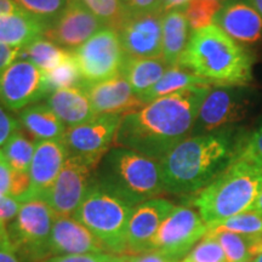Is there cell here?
Returning a JSON list of instances; mask_svg holds the SVG:
<instances>
[{"label": "cell", "instance_id": "cell-1", "mask_svg": "<svg viewBox=\"0 0 262 262\" xmlns=\"http://www.w3.org/2000/svg\"><path fill=\"white\" fill-rule=\"evenodd\" d=\"M212 85H199L145 103L125 114L114 146L125 147L160 162L192 136L201 106Z\"/></svg>", "mask_w": 262, "mask_h": 262}, {"label": "cell", "instance_id": "cell-2", "mask_svg": "<svg viewBox=\"0 0 262 262\" xmlns=\"http://www.w3.org/2000/svg\"><path fill=\"white\" fill-rule=\"evenodd\" d=\"M242 143L231 127L189 136L159 162L164 192H201L237 160Z\"/></svg>", "mask_w": 262, "mask_h": 262}, {"label": "cell", "instance_id": "cell-3", "mask_svg": "<svg viewBox=\"0 0 262 262\" xmlns=\"http://www.w3.org/2000/svg\"><path fill=\"white\" fill-rule=\"evenodd\" d=\"M253 56L216 25L194 31L180 67L212 85L247 86L253 80Z\"/></svg>", "mask_w": 262, "mask_h": 262}, {"label": "cell", "instance_id": "cell-4", "mask_svg": "<svg viewBox=\"0 0 262 262\" xmlns=\"http://www.w3.org/2000/svg\"><path fill=\"white\" fill-rule=\"evenodd\" d=\"M91 180L134 206L164 192L158 160L125 147L113 146L108 150Z\"/></svg>", "mask_w": 262, "mask_h": 262}, {"label": "cell", "instance_id": "cell-5", "mask_svg": "<svg viewBox=\"0 0 262 262\" xmlns=\"http://www.w3.org/2000/svg\"><path fill=\"white\" fill-rule=\"evenodd\" d=\"M261 185L262 169L237 159L210 185L196 193L192 203L211 228L249 211Z\"/></svg>", "mask_w": 262, "mask_h": 262}, {"label": "cell", "instance_id": "cell-6", "mask_svg": "<svg viewBox=\"0 0 262 262\" xmlns=\"http://www.w3.org/2000/svg\"><path fill=\"white\" fill-rule=\"evenodd\" d=\"M134 205L90 180L89 188L73 217L89 228L114 255L127 254V226Z\"/></svg>", "mask_w": 262, "mask_h": 262}, {"label": "cell", "instance_id": "cell-7", "mask_svg": "<svg viewBox=\"0 0 262 262\" xmlns=\"http://www.w3.org/2000/svg\"><path fill=\"white\" fill-rule=\"evenodd\" d=\"M55 214L42 199H27L6 225L10 242L19 262H44L51 257L50 237Z\"/></svg>", "mask_w": 262, "mask_h": 262}, {"label": "cell", "instance_id": "cell-8", "mask_svg": "<svg viewBox=\"0 0 262 262\" xmlns=\"http://www.w3.org/2000/svg\"><path fill=\"white\" fill-rule=\"evenodd\" d=\"M79 70L81 85L95 84L122 75L127 55L124 51L119 33L102 28L81 47L72 51Z\"/></svg>", "mask_w": 262, "mask_h": 262}, {"label": "cell", "instance_id": "cell-9", "mask_svg": "<svg viewBox=\"0 0 262 262\" xmlns=\"http://www.w3.org/2000/svg\"><path fill=\"white\" fill-rule=\"evenodd\" d=\"M251 106V91L245 86L212 85L203 101L192 136L228 129L242 122Z\"/></svg>", "mask_w": 262, "mask_h": 262}, {"label": "cell", "instance_id": "cell-10", "mask_svg": "<svg viewBox=\"0 0 262 262\" xmlns=\"http://www.w3.org/2000/svg\"><path fill=\"white\" fill-rule=\"evenodd\" d=\"M198 211L189 206H175L157 232L150 251L162 254L171 262H181L208 233Z\"/></svg>", "mask_w": 262, "mask_h": 262}, {"label": "cell", "instance_id": "cell-11", "mask_svg": "<svg viewBox=\"0 0 262 262\" xmlns=\"http://www.w3.org/2000/svg\"><path fill=\"white\" fill-rule=\"evenodd\" d=\"M124 116H97L90 122L70 127L63 143L68 156L78 158L95 170L104 155L114 146L116 136Z\"/></svg>", "mask_w": 262, "mask_h": 262}, {"label": "cell", "instance_id": "cell-12", "mask_svg": "<svg viewBox=\"0 0 262 262\" xmlns=\"http://www.w3.org/2000/svg\"><path fill=\"white\" fill-rule=\"evenodd\" d=\"M51 94L47 75L28 61L17 60L0 73V104L19 112Z\"/></svg>", "mask_w": 262, "mask_h": 262}, {"label": "cell", "instance_id": "cell-13", "mask_svg": "<svg viewBox=\"0 0 262 262\" xmlns=\"http://www.w3.org/2000/svg\"><path fill=\"white\" fill-rule=\"evenodd\" d=\"M93 172L89 165L68 156L56 181L42 198L54 211L55 217L74 216L86 194Z\"/></svg>", "mask_w": 262, "mask_h": 262}, {"label": "cell", "instance_id": "cell-14", "mask_svg": "<svg viewBox=\"0 0 262 262\" xmlns=\"http://www.w3.org/2000/svg\"><path fill=\"white\" fill-rule=\"evenodd\" d=\"M104 28L100 19L79 0H71L63 12L45 32L44 38L73 51Z\"/></svg>", "mask_w": 262, "mask_h": 262}, {"label": "cell", "instance_id": "cell-15", "mask_svg": "<svg viewBox=\"0 0 262 262\" xmlns=\"http://www.w3.org/2000/svg\"><path fill=\"white\" fill-rule=\"evenodd\" d=\"M173 208L171 202L158 196L134 206L127 226V254L150 251L157 232Z\"/></svg>", "mask_w": 262, "mask_h": 262}, {"label": "cell", "instance_id": "cell-16", "mask_svg": "<svg viewBox=\"0 0 262 262\" xmlns=\"http://www.w3.org/2000/svg\"><path fill=\"white\" fill-rule=\"evenodd\" d=\"M162 22V12L129 17L118 31L127 56L141 58L163 57Z\"/></svg>", "mask_w": 262, "mask_h": 262}, {"label": "cell", "instance_id": "cell-17", "mask_svg": "<svg viewBox=\"0 0 262 262\" xmlns=\"http://www.w3.org/2000/svg\"><path fill=\"white\" fill-rule=\"evenodd\" d=\"M68 158V150L63 141H39L35 146L31 168L29 180L31 185L27 199H42L49 189L52 187Z\"/></svg>", "mask_w": 262, "mask_h": 262}, {"label": "cell", "instance_id": "cell-18", "mask_svg": "<svg viewBox=\"0 0 262 262\" xmlns=\"http://www.w3.org/2000/svg\"><path fill=\"white\" fill-rule=\"evenodd\" d=\"M81 86L86 91L96 116H125L140 110L145 104L134 93L123 75Z\"/></svg>", "mask_w": 262, "mask_h": 262}, {"label": "cell", "instance_id": "cell-19", "mask_svg": "<svg viewBox=\"0 0 262 262\" xmlns=\"http://www.w3.org/2000/svg\"><path fill=\"white\" fill-rule=\"evenodd\" d=\"M107 249L89 228L73 217H55L50 237V255L103 254Z\"/></svg>", "mask_w": 262, "mask_h": 262}, {"label": "cell", "instance_id": "cell-20", "mask_svg": "<svg viewBox=\"0 0 262 262\" xmlns=\"http://www.w3.org/2000/svg\"><path fill=\"white\" fill-rule=\"evenodd\" d=\"M214 25L242 44H254L262 39V16L248 0H225Z\"/></svg>", "mask_w": 262, "mask_h": 262}, {"label": "cell", "instance_id": "cell-21", "mask_svg": "<svg viewBox=\"0 0 262 262\" xmlns=\"http://www.w3.org/2000/svg\"><path fill=\"white\" fill-rule=\"evenodd\" d=\"M47 104L67 129L81 125L97 117L83 86L52 91L47 98Z\"/></svg>", "mask_w": 262, "mask_h": 262}, {"label": "cell", "instance_id": "cell-22", "mask_svg": "<svg viewBox=\"0 0 262 262\" xmlns=\"http://www.w3.org/2000/svg\"><path fill=\"white\" fill-rule=\"evenodd\" d=\"M18 122L28 136L39 141H63L67 127L47 102H37L18 112Z\"/></svg>", "mask_w": 262, "mask_h": 262}, {"label": "cell", "instance_id": "cell-23", "mask_svg": "<svg viewBox=\"0 0 262 262\" xmlns=\"http://www.w3.org/2000/svg\"><path fill=\"white\" fill-rule=\"evenodd\" d=\"M48 26L22 10L0 16V44L25 48L44 37Z\"/></svg>", "mask_w": 262, "mask_h": 262}, {"label": "cell", "instance_id": "cell-24", "mask_svg": "<svg viewBox=\"0 0 262 262\" xmlns=\"http://www.w3.org/2000/svg\"><path fill=\"white\" fill-rule=\"evenodd\" d=\"M163 58L169 67L180 61L191 38V28L183 10H172L163 15Z\"/></svg>", "mask_w": 262, "mask_h": 262}, {"label": "cell", "instance_id": "cell-25", "mask_svg": "<svg viewBox=\"0 0 262 262\" xmlns=\"http://www.w3.org/2000/svg\"><path fill=\"white\" fill-rule=\"evenodd\" d=\"M169 66L163 57L141 58L126 57L122 75L137 96H141L156 85L168 71Z\"/></svg>", "mask_w": 262, "mask_h": 262}, {"label": "cell", "instance_id": "cell-26", "mask_svg": "<svg viewBox=\"0 0 262 262\" xmlns=\"http://www.w3.org/2000/svg\"><path fill=\"white\" fill-rule=\"evenodd\" d=\"M199 85H211V83L180 66L169 67L158 83L153 85L139 98L143 103H148L159 97L168 96V95L176 94L192 86H199Z\"/></svg>", "mask_w": 262, "mask_h": 262}, {"label": "cell", "instance_id": "cell-27", "mask_svg": "<svg viewBox=\"0 0 262 262\" xmlns=\"http://www.w3.org/2000/svg\"><path fill=\"white\" fill-rule=\"evenodd\" d=\"M205 235L215 238L220 243L227 262H245L256 258L262 253V233L244 235L225 231H208Z\"/></svg>", "mask_w": 262, "mask_h": 262}, {"label": "cell", "instance_id": "cell-28", "mask_svg": "<svg viewBox=\"0 0 262 262\" xmlns=\"http://www.w3.org/2000/svg\"><path fill=\"white\" fill-rule=\"evenodd\" d=\"M71 56V51L58 47L47 38H40L22 48L18 60L28 61L40 68L42 72H50Z\"/></svg>", "mask_w": 262, "mask_h": 262}, {"label": "cell", "instance_id": "cell-29", "mask_svg": "<svg viewBox=\"0 0 262 262\" xmlns=\"http://www.w3.org/2000/svg\"><path fill=\"white\" fill-rule=\"evenodd\" d=\"M37 141L33 140L21 129L15 131L2 147V153L6 163L19 172L29 173Z\"/></svg>", "mask_w": 262, "mask_h": 262}, {"label": "cell", "instance_id": "cell-30", "mask_svg": "<svg viewBox=\"0 0 262 262\" xmlns=\"http://www.w3.org/2000/svg\"><path fill=\"white\" fill-rule=\"evenodd\" d=\"M100 19L104 28L119 31L129 19L123 0H79Z\"/></svg>", "mask_w": 262, "mask_h": 262}, {"label": "cell", "instance_id": "cell-31", "mask_svg": "<svg viewBox=\"0 0 262 262\" xmlns=\"http://www.w3.org/2000/svg\"><path fill=\"white\" fill-rule=\"evenodd\" d=\"M29 185V173L16 171L6 163L4 157H0V195L24 202L28 193Z\"/></svg>", "mask_w": 262, "mask_h": 262}, {"label": "cell", "instance_id": "cell-32", "mask_svg": "<svg viewBox=\"0 0 262 262\" xmlns=\"http://www.w3.org/2000/svg\"><path fill=\"white\" fill-rule=\"evenodd\" d=\"M222 3L224 2L217 0H189L183 12L192 32L214 25L216 15L222 8Z\"/></svg>", "mask_w": 262, "mask_h": 262}, {"label": "cell", "instance_id": "cell-33", "mask_svg": "<svg viewBox=\"0 0 262 262\" xmlns=\"http://www.w3.org/2000/svg\"><path fill=\"white\" fill-rule=\"evenodd\" d=\"M14 2L19 10L40 19L49 28L63 12L71 0H14Z\"/></svg>", "mask_w": 262, "mask_h": 262}, {"label": "cell", "instance_id": "cell-34", "mask_svg": "<svg viewBox=\"0 0 262 262\" xmlns=\"http://www.w3.org/2000/svg\"><path fill=\"white\" fill-rule=\"evenodd\" d=\"M45 75H47V81L51 93L55 90L67 89V88L81 86V84H83L72 51L71 56L67 60L58 64L52 71L47 72Z\"/></svg>", "mask_w": 262, "mask_h": 262}, {"label": "cell", "instance_id": "cell-35", "mask_svg": "<svg viewBox=\"0 0 262 262\" xmlns=\"http://www.w3.org/2000/svg\"><path fill=\"white\" fill-rule=\"evenodd\" d=\"M212 232H232V233L254 235L262 233V215L254 211H245L228 219L215 227L209 228Z\"/></svg>", "mask_w": 262, "mask_h": 262}, {"label": "cell", "instance_id": "cell-36", "mask_svg": "<svg viewBox=\"0 0 262 262\" xmlns=\"http://www.w3.org/2000/svg\"><path fill=\"white\" fill-rule=\"evenodd\" d=\"M181 262H227L222 247L212 237L203 238Z\"/></svg>", "mask_w": 262, "mask_h": 262}, {"label": "cell", "instance_id": "cell-37", "mask_svg": "<svg viewBox=\"0 0 262 262\" xmlns=\"http://www.w3.org/2000/svg\"><path fill=\"white\" fill-rule=\"evenodd\" d=\"M237 159L262 169V125L242 143Z\"/></svg>", "mask_w": 262, "mask_h": 262}, {"label": "cell", "instance_id": "cell-38", "mask_svg": "<svg viewBox=\"0 0 262 262\" xmlns=\"http://www.w3.org/2000/svg\"><path fill=\"white\" fill-rule=\"evenodd\" d=\"M126 255L114 254H80V255H60L51 256L44 262H123Z\"/></svg>", "mask_w": 262, "mask_h": 262}, {"label": "cell", "instance_id": "cell-39", "mask_svg": "<svg viewBox=\"0 0 262 262\" xmlns=\"http://www.w3.org/2000/svg\"><path fill=\"white\" fill-rule=\"evenodd\" d=\"M19 129L21 124L18 119H16L10 111L0 104V147L4 146L9 137Z\"/></svg>", "mask_w": 262, "mask_h": 262}, {"label": "cell", "instance_id": "cell-40", "mask_svg": "<svg viewBox=\"0 0 262 262\" xmlns=\"http://www.w3.org/2000/svg\"><path fill=\"white\" fill-rule=\"evenodd\" d=\"M129 17L160 12V0H123Z\"/></svg>", "mask_w": 262, "mask_h": 262}, {"label": "cell", "instance_id": "cell-41", "mask_svg": "<svg viewBox=\"0 0 262 262\" xmlns=\"http://www.w3.org/2000/svg\"><path fill=\"white\" fill-rule=\"evenodd\" d=\"M22 202L10 196L0 195V224L8 225L15 219L21 208Z\"/></svg>", "mask_w": 262, "mask_h": 262}, {"label": "cell", "instance_id": "cell-42", "mask_svg": "<svg viewBox=\"0 0 262 262\" xmlns=\"http://www.w3.org/2000/svg\"><path fill=\"white\" fill-rule=\"evenodd\" d=\"M0 262H19L11 242H10L6 225L0 224Z\"/></svg>", "mask_w": 262, "mask_h": 262}, {"label": "cell", "instance_id": "cell-43", "mask_svg": "<svg viewBox=\"0 0 262 262\" xmlns=\"http://www.w3.org/2000/svg\"><path fill=\"white\" fill-rule=\"evenodd\" d=\"M22 48L9 47V45L0 44V73L5 71L10 64L18 60L19 52Z\"/></svg>", "mask_w": 262, "mask_h": 262}, {"label": "cell", "instance_id": "cell-44", "mask_svg": "<svg viewBox=\"0 0 262 262\" xmlns=\"http://www.w3.org/2000/svg\"><path fill=\"white\" fill-rule=\"evenodd\" d=\"M127 262H171L157 251H147L140 255H130Z\"/></svg>", "mask_w": 262, "mask_h": 262}, {"label": "cell", "instance_id": "cell-45", "mask_svg": "<svg viewBox=\"0 0 262 262\" xmlns=\"http://www.w3.org/2000/svg\"><path fill=\"white\" fill-rule=\"evenodd\" d=\"M188 2L189 0H160V12L164 15L172 10H183Z\"/></svg>", "mask_w": 262, "mask_h": 262}, {"label": "cell", "instance_id": "cell-46", "mask_svg": "<svg viewBox=\"0 0 262 262\" xmlns=\"http://www.w3.org/2000/svg\"><path fill=\"white\" fill-rule=\"evenodd\" d=\"M17 5L15 4L14 0H0V16L12 14V12L18 11Z\"/></svg>", "mask_w": 262, "mask_h": 262}, {"label": "cell", "instance_id": "cell-47", "mask_svg": "<svg viewBox=\"0 0 262 262\" xmlns=\"http://www.w3.org/2000/svg\"><path fill=\"white\" fill-rule=\"evenodd\" d=\"M249 211H254V212H257V214L262 215V185L260 187V191H258L256 199H255L254 204L251 205V208L249 209Z\"/></svg>", "mask_w": 262, "mask_h": 262}, {"label": "cell", "instance_id": "cell-48", "mask_svg": "<svg viewBox=\"0 0 262 262\" xmlns=\"http://www.w3.org/2000/svg\"><path fill=\"white\" fill-rule=\"evenodd\" d=\"M251 5L256 9V11L262 16V0H248Z\"/></svg>", "mask_w": 262, "mask_h": 262}, {"label": "cell", "instance_id": "cell-49", "mask_svg": "<svg viewBox=\"0 0 262 262\" xmlns=\"http://www.w3.org/2000/svg\"><path fill=\"white\" fill-rule=\"evenodd\" d=\"M255 262H262V253L260 255H257L256 258H255Z\"/></svg>", "mask_w": 262, "mask_h": 262}, {"label": "cell", "instance_id": "cell-50", "mask_svg": "<svg viewBox=\"0 0 262 262\" xmlns=\"http://www.w3.org/2000/svg\"><path fill=\"white\" fill-rule=\"evenodd\" d=\"M129 256H130V255H126V257H125V260H124L123 262H127V261H129Z\"/></svg>", "mask_w": 262, "mask_h": 262}, {"label": "cell", "instance_id": "cell-51", "mask_svg": "<svg viewBox=\"0 0 262 262\" xmlns=\"http://www.w3.org/2000/svg\"><path fill=\"white\" fill-rule=\"evenodd\" d=\"M245 262H255V258H251V260H248V261H245Z\"/></svg>", "mask_w": 262, "mask_h": 262}, {"label": "cell", "instance_id": "cell-52", "mask_svg": "<svg viewBox=\"0 0 262 262\" xmlns=\"http://www.w3.org/2000/svg\"><path fill=\"white\" fill-rule=\"evenodd\" d=\"M3 156V153H2V148H0V157H2Z\"/></svg>", "mask_w": 262, "mask_h": 262}, {"label": "cell", "instance_id": "cell-53", "mask_svg": "<svg viewBox=\"0 0 262 262\" xmlns=\"http://www.w3.org/2000/svg\"><path fill=\"white\" fill-rule=\"evenodd\" d=\"M217 2H222V0H217Z\"/></svg>", "mask_w": 262, "mask_h": 262}]
</instances>
